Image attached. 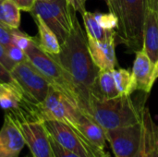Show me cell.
I'll use <instances>...</instances> for the list:
<instances>
[{
    "instance_id": "cell-1",
    "label": "cell",
    "mask_w": 158,
    "mask_h": 157,
    "mask_svg": "<svg viewBox=\"0 0 158 157\" xmlns=\"http://www.w3.org/2000/svg\"><path fill=\"white\" fill-rule=\"evenodd\" d=\"M73 79L81 96L80 109H85L90 93L97 81L100 69L94 64L88 47L87 34L84 33L78 19L58 55L52 56Z\"/></svg>"
},
{
    "instance_id": "cell-21",
    "label": "cell",
    "mask_w": 158,
    "mask_h": 157,
    "mask_svg": "<svg viewBox=\"0 0 158 157\" xmlns=\"http://www.w3.org/2000/svg\"><path fill=\"white\" fill-rule=\"evenodd\" d=\"M141 115L142 123L148 135V157H158V127L155 125L148 108H143L141 112Z\"/></svg>"
},
{
    "instance_id": "cell-27",
    "label": "cell",
    "mask_w": 158,
    "mask_h": 157,
    "mask_svg": "<svg viewBox=\"0 0 158 157\" xmlns=\"http://www.w3.org/2000/svg\"><path fill=\"white\" fill-rule=\"evenodd\" d=\"M143 125V123H142ZM148 150H149V142H148V135L146 132L145 128L143 125V136L141 145L133 157H148Z\"/></svg>"
},
{
    "instance_id": "cell-5",
    "label": "cell",
    "mask_w": 158,
    "mask_h": 157,
    "mask_svg": "<svg viewBox=\"0 0 158 157\" xmlns=\"http://www.w3.org/2000/svg\"><path fill=\"white\" fill-rule=\"evenodd\" d=\"M81 114V109L72 100L51 86L45 99L41 104L34 105L26 116L41 122L59 121L76 129Z\"/></svg>"
},
{
    "instance_id": "cell-38",
    "label": "cell",
    "mask_w": 158,
    "mask_h": 157,
    "mask_svg": "<svg viewBox=\"0 0 158 157\" xmlns=\"http://www.w3.org/2000/svg\"><path fill=\"white\" fill-rule=\"evenodd\" d=\"M1 1H2V0H0V2H1Z\"/></svg>"
},
{
    "instance_id": "cell-12",
    "label": "cell",
    "mask_w": 158,
    "mask_h": 157,
    "mask_svg": "<svg viewBox=\"0 0 158 157\" xmlns=\"http://www.w3.org/2000/svg\"><path fill=\"white\" fill-rule=\"evenodd\" d=\"M131 73L136 90L149 93L158 79V62L154 63L142 48L136 52Z\"/></svg>"
},
{
    "instance_id": "cell-33",
    "label": "cell",
    "mask_w": 158,
    "mask_h": 157,
    "mask_svg": "<svg viewBox=\"0 0 158 157\" xmlns=\"http://www.w3.org/2000/svg\"><path fill=\"white\" fill-rule=\"evenodd\" d=\"M148 1H149V4L156 9L158 13V0H148Z\"/></svg>"
},
{
    "instance_id": "cell-8",
    "label": "cell",
    "mask_w": 158,
    "mask_h": 157,
    "mask_svg": "<svg viewBox=\"0 0 158 157\" xmlns=\"http://www.w3.org/2000/svg\"><path fill=\"white\" fill-rule=\"evenodd\" d=\"M10 74L31 103L38 105L45 99L51 85L28 57L15 64Z\"/></svg>"
},
{
    "instance_id": "cell-19",
    "label": "cell",
    "mask_w": 158,
    "mask_h": 157,
    "mask_svg": "<svg viewBox=\"0 0 158 157\" xmlns=\"http://www.w3.org/2000/svg\"><path fill=\"white\" fill-rule=\"evenodd\" d=\"M20 9L11 0L0 2V24L7 29H19L20 25Z\"/></svg>"
},
{
    "instance_id": "cell-16",
    "label": "cell",
    "mask_w": 158,
    "mask_h": 157,
    "mask_svg": "<svg viewBox=\"0 0 158 157\" xmlns=\"http://www.w3.org/2000/svg\"><path fill=\"white\" fill-rule=\"evenodd\" d=\"M76 130L80 131L96 148L106 152V144L107 142L106 130L94 120L81 113L79 118Z\"/></svg>"
},
{
    "instance_id": "cell-11",
    "label": "cell",
    "mask_w": 158,
    "mask_h": 157,
    "mask_svg": "<svg viewBox=\"0 0 158 157\" xmlns=\"http://www.w3.org/2000/svg\"><path fill=\"white\" fill-rule=\"evenodd\" d=\"M25 145L24 136L14 116L6 111L0 130V157H19Z\"/></svg>"
},
{
    "instance_id": "cell-2",
    "label": "cell",
    "mask_w": 158,
    "mask_h": 157,
    "mask_svg": "<svg viewBox=\"0 0 158 157\" xmlns=\"http://www.w3.org/2000/svg\"><path fill=\"white\" fill-rule=\"evenodd\" d=\"M105 130H116L141 123L142 115L130 95L106 99L90 94L88 104L82 112Z\"/></svg>"
},
{
    "instance_id": "cell-3",
    "label": "cell",
    "mask_w": 158,
    "mask_h": 157,
    "mask_svg": "<svg viewBox=\"0 0 158 157\" xmlns=\"http://www.w3.org/2000/svg\"><path fill=\"white\" fill-rule=\"evenodd\" d=\"M118 19V37L135 53L143 46V23L148 0H105Z\"/></svg>"
},
{
    "instance_id": "cell-37",
    "label": "cell",
    "mask_w": 158,
    "mask_h": 157,
    "mask_svg": "<svg viewBox=\"0 0 158 157\" xmlns=\"http://www.w3.org/2000/svg\"><path fill=\"white\" fill-rule=\"evenodd\" d=\"M44 1H54V0H44Z\"/></svg>"
},
{
    "instance_id": "cell-32",
    "label": "cell",
    "mask_w": 158,
    "mask_h": 157,
    "mask_svg": "<svg viewBox=\"0 0 158 157\" xmlns=\"http://www.w3.org/2000/svg\"><path fill=\"white\" fill-rule=\"evenodd\" d=\"M69 4L72 6V8L77 12H80L81 15H82L86 9H85V4L82 2V0H68Z\"/></svg>"
},
{
    "instance_id": "cell-35",
    "label": "cell",
    "mask_w": 158,
    "mask_h": 157,
    "mask_svg": "<svg viewBox=\"0 0 158 157\" xmlns=\"http://www.w3.org/2000/svg\"><path fill=\"white\" fill-rule=\"evenodd\" d=\"M25 157H33L32 156V155H26V156Z\"/></svg>"
},
{
    "instance_id": "cell-14",
    "label": "cell",
    "mask_w": 158,
    "mask_h": 157,
    "mask_svg": "<svg viewBox=\"0 0 158 157\" xmlns=\"http://www.w3.org/2000/svg\"><path fill=\"white\" fill-rule=\"evenodd\" d=\"M143 48L154 63L158 62V13L149 3L143 23Z\"/></svg>"
},
{
    "instance_id": "cell-25",
    "label": "cell",
    "mask_w": 158,
    "mask_h": 157,
    "mask_svg": "<svg viewBox=\"0 0 158 157\" xmlns=\"http://www.w3.org/2000/svg\"><path fill=\"white\" fill-rule=\"evenodd\" d=\"M6 52L8 56V57L13 61L15 64L22 62L27 59V56L23 50L19 48L15 44H11L7 47H6Z\"/></svg>"
},
{
    "instance_id": "cell-17",
    "label": "cell",
    "mask_w": 158,
    "mask_h": 157,
    "mask_svg": "<svg viewBox=\"0 0 158 157\" xmlns=\"http://www.w3.org/2000/svg\"><path fill=\"white\" fill-rule=\"evenodd\" d=\"M32 18L38 28V43L40 47L50 56L58 55L61 49V44L55 32L45 24V22L38 15H32Z\"/></svg>"
},
{
    "instance_id": "cell-30",
    "label": "cell",
    "mask_w": 158,
    "mask_h": 157,
    "mask_svg": "<svg viewBox=\"0 0 158 157\" xmlns=\"http://www.w3.org/2000/svg\"><path fill=\"white\" fill-rule=\"evenodd\" d=\"M11 1L15 3L21 11H25V12H31L36 2V0H11Z\"/></svg>"
},
{
    "instance_id": "cell-15",
    "label": "cell",
    "mask_w": 158,
    "mask_h": 157,
    "mask_svg": "<svg viewBox=\"0 0 158 157\" xmlns=\"http://www.w3.org/2000/svg\"><path fill=\"white\" fill-rule=\"evenodd\" d=\"M31 103L25 96L20 87L17 84L0 82V107L6 111L26 110Z\"/></svg>"
},
{
    "instance_id": "cell-7",
    "label": "cell",
    "mask_w": 158,
    "mask_h": 157,
    "mask_svg": "<svg viewBox=\"0 0 158 157\" xmlns=\"http://www.w3.org/2000/svg\"><path fill=\"white\" fill-rule=\"evenodd\" d=\"M44 125L50 137L61 146L79 156L104 157L107 153L96 148L80 131L68 124L56 120H48L44 121Z\"/></svg>"
},
{
    "instance_id": "cell-26",
    "label": "cell",
    "mask_w": 158,
    "mask_h": 157,
    "mask_svg": "<svg viewBox=\"0 0 158 157\" xmlns=\"http://www.w3.org/2000/svg\"><path fill=\"white\" fill-rule=\"evenodd\" d=\"M50 143H51V147L53 150V155L54 157H81L75 153L64 148L61 146L57 142H56L52 137H50Z\"/></svg>"
},
{
    "instance_id": "cell-9",
    "label": "cell",
    "mask_w": 158,
    "mask_h": 157,
    "mask_svg": "<svg viewBox=\"0 0 158 157\" xmlns=\"http://www.w3.org/2000/svg\"><path fill=\"white\" fill-rule=\"evenodd\" d=\"M10 112L25 139L26 145L33 157H54L50 143V136L44 122L30 118L18 112Z\"/></svg>"
},
{
    "instance_id": "cell-23",
    "label": "cell",
    "mask_w": 158,
    "mask_h": 157,
    "mask_svg": "<svg viewBox=\"0 0 158 157\" xmlns=\"http://www.w3.org/2000/svg\"><path fill=\"white\" fill-rule=\"evenodd\" d=\"M94 16L98 22V24L106 31H115L118 27V17L109 11V13L94 12Z\"/></svg>"
},
{
    "instance_id": "cell-10",
    "label": "cell",
    "mask_w": 158,
    "mask_h": 157,
    "mask_svg": "<svg viewBox=\"0 0 158 157\" xmlns=\"http://www.w3.org/2000/svg\"><path fill=\"white\" fill-rule=\"evenodd\" d=\"M143 136L141 123L106 130V141L115 157H133L137 153Z\"/></svg>"
},
{
    "instance_id": "cell-34",
    "label": "cell",
    "mask_w": 158,
    "mask_h": 157,
    "mask_svg": "<svg viewBox=\"0 0 158 157\" xmlns=\"http://www.w3.org/2000/svg\"><path fill=\"white\" fill-rule=\"evenodd\" d=\"M104 157H112V156H111V155H109L108 153H106V155H105ZM114 157H115V156H114Z\"/></svg>"
},
{
    "instance_id": "cell-24",
    "label": "cell",
    "mask_w": 158,
    "mask_h": 157,
    "mask_svg": "<svg viewBox=\"0 0 158 157\" xmlns=\"http://www.w3.org/2000/svg\"><path fill=\"white\" fill-rule=\"evenodd\" d=\"M33 37L22 32L19 29L12 30V40L13 44L17 45L19 48L23 50L24 52L29 48Z\"/></svg>"
},
{
    "instance_id": "cell-29",
    "label": "cell",
    "mask_w": 158,
    "mask_h": 157,
    "mask_svg": "<svg viewBox=\"0 0 158 157\" xmlns=\"http://www.w3.org/2000/svg\"><path fill=\"white\" fill-rule=\"evenodd\" d=\"M0 64H2L3 67L6 69H7L9 72L15 65V63L13 61H11V59L8 57V56L6 52V48L1 43H0Z\"/></svg>"
},
{
    "instance_id": "cell-31",
    "label": "cell",
    "mask_w": 158,
    "mask_h": 157,
    "mask_svg": "<svg viewBox=\"0 0 158 157\" xmlns=\"http://www.w3.org/2000/svg\"><path fill=\"white\" fill-rule=\"evenodd\" d=\"M2 81H7V82H11V83H14V84L19 85V84L15 81V80L12 78L10 72H9L7 69H6V68L3 67L2 64H0V82H2ZM20 89H21V88H20Z\"/></svg>"
},
{
    "instance_id": "cell-4",
    "label": "cell",
    "mask_w": 158,
    "mask_h": 157,
    "mask_svg": "<svg viewBox=\"0 0 158 157\" xmlns=\"http://www.w3.org/2000/svg\"><path fill=\"white\" fill-rule=\"evenodd\" d=\"M28 59L41 71L50 85L72 100L80 108L81 96L71 76L50 55L45 53L34 37L25 51Z\"/></svg>"
},
{
    "instance_id": "cell-20",
    "label": "cell",
    "mask_w": 158,
    "mask_h": 157,
    "mask_svg": "<svg viewBox=\"0 0 158 157\" xmlns=\"http://www.w3.org/2000/svg\"><path fill=\"white\" fill-rule=\"evenodd\" d=\"M81 16L83 19L85 31H86L88 38L97 40V41H106L118 35L117 31H106L103 29L96 21L94 16V13L86 10Z\"/></svg>"
},
{
    "instance_id": "cell-22",
    "label": "cell",
    "mask_w": 158,
    "mask_h": 157,
    "mask_svg": "<svg viewBox=\"0 0 158 157\" xmlns=\"http://www.w3.org/2000/svg\"><path fill=\"white\" fill-rule=\"evenodd\" d=\"M113 75L117 88L120 95H130L136 91L135 81L132 73L125 68L113 69Z\"/></svg>"
},
{
    "instance_id": "cell-28",
    "label": "cell",
    "mask_w": 158,
    "mask_h": 157,
    "mask_svg": "<svg viewBox=\"0 0 158 157\" xmlns=\"http://www.w3.org/2000/svg\"><path fill=\"white\" fill-rule=\"evenodd\" d=\"M0 43L6 48L13 44L12 40V30L7 29L0 24Z\"/></svg>"
},
{
    "instance_id": "cell-6",
    "label": "cell",
    "mask_w": 158,
    "mask_h": 157,
    "mask_svg": "<svg viewBox=\"0 0 158 157\" xmlns=\"http://www.w3.org/2000/svg\"><path fill=\"white\" fill-rule=\"evenodd\" d=\"M30 13L31 15H38L55 32L60 44L64 43L71 32L77 19L76 11L69 4L68 0H36Z\"/></svg>"
},
{
    "instance_id": "cell-36",
    "label": "cell",
    "mask_w": 158,
    "mask_h": 157,
    "mask_svg": "<svg viewBox=\"0 0 158 157\" xmlns=\"http://www.w3.org/2000/svg\"><path fill=\"white\" fill-rule=\"evenodd\" d=\"M86 1H87V0H82V2H83V3H84V4H85V3H86Z\"/></svg>"
},
{
    "instance_id": "cell-13",
    "label": "cell",
    "mask_w": 158,
    "mask_h": 157,
    "mask_svg": "<svg viewBox=\"0 0 158 157\" xmlns=\"http://www.w3.org/2000/svg\"><path fill=\"white\" fill-rule=\"evenodd\" d=\"M117 36L106 41H97L87 37L90 55L100 70H113L118 66L116 56Z\"/></svg>"
},
{
    "instance_id": "cell-18",
    "label": "cell",
    "mask_w": 158,
    "mask_h": 157,
    "mask_svg": "<svg viewBox=\"0 0 158 157\" xmlns=\"http://www.w3.org/2000/svg\"><path fill=\"white\" fill-rule=\"evenodd\" d=\"M90 94L106 99L121 96L115 82L113 70H100L97 81Z\"/></svg>"
}]
</instances>
